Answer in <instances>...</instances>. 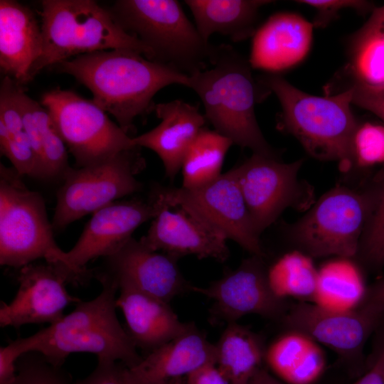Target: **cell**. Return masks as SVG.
<instances>
[{
	"label": "cell",
	"instance_id": "cell-38",
	"mask_svg": "<svg viewBox=\"0 0 384 384\" xmlns=\"http://www.w3.org/2000/svg\"><path fill=\"white\" fill-rule=\"evenodd\" d=\"M348 88L352 90L353 104L371 112L384 122V88L372 89L353 83Z\"/></svg>",
	"mask_w": 384,
	"mask_h": 384
},
{
	"label": "cell",
	"instance_id": "cell-6",
	"mask_svg": "<svg viewBox=\"0 0 384 384\" xmlns=\"http://www.w3.org/2000/svg\"><path fill=\"white\" fill-rule=\"evenodd\" d=\"M14 169L0 164V264L21 268L38 259L82 283L54 239L41 195L28 189Z\"/></svg>",
	"mask_w": 384,
	"mask_h": 384
},
{
	"label": "cell",
	"instance_id": "cell-16",
	"mask_svg": "<svg viewBox=\"0 0 384 384\" xmlns=\"http://www.w3.org/2000/svg\"><path fill=\"white\" fill-rule=\"evenodd\" d=\"M18 281L14 298L10 303L1 302V327L18 329L25 324H52L63 317L69 304L80 301L68 292L67 276L48 262H33L20 268Z\"/></svg>",
	"mask_w": 384,
	"mask_h": 384
},
{
	"label": "cell",
	"instance_id": "cell-23",
	"mask_svg": "<svg viewBox=\"0 0 384 384\" xmlns=\"http://www.w3.org/2000/svg\"><path fill=\"white\" fill-rule=\"evenodd\" d=\"M42 50V32L31 9L14 0L0 1V67L18 84L31 80Z\"/></svg>",
	"mask_w": 384,
	"mask_h": 384
},
{
	"label": "cell",
	"instance_id": "cell-28",
	"mask_svg": "<svg viewBox=\"0 0 384 384\" xmlns=\"http://www.w3.org/2000/svg\"><path fill=\"white\" fill-rule=\"evenodd\" d=\"M233 144L230 139L215 130L203 127L183 158L181 186L194 188L219 177L225 155Z\"/></svg>",
	"mask_w": 384,
	"mask_h": 384
},
{
	"label": "cell",
	"instance_id": "cell-5",
	"mask_svg": "<svg viewBox=\"0 0 384 384\" xmlns=\"http://www.w3.org/2000/svg\"><path fill=\"white\" fill-rule=\"evenodd\" d=\"M40 14L42 50L31 80L46 67L97 51L132 50L154 61L152 52L95 1L43 0Z\"/></svg>",
	"mask_w": 384,
	"mask_h": 384
},
{
	"label": "cell",
	"instance_id": "cell-25",
	"mask_svg": "<svg viewBox=\"0 0 384 384\" xmlns=\"http://www.w3.org/2000/svg\"><path fill=\"white\" fill-rule=\"evenodd\" d=\"M196 27L207 43L213 33L239 42L254 36L258 10L271 3L265 0H186Z\"/></svg>",
	"mask_w": 384,
	"mask_h": 384
},
{
	"label": "cell",
	"instance_id": "cell-1",
	"mask_svg": "<svg viewBox=\"0 0 384 384\" xmlns=\"http://www.w3.org/2000/svg\"><path fill=\"white\" fill-rule=\"evenodd\" d=\"M57 65L89 89L92 100L128 134L134 119L152 110L157 92L171 84L189 85V75L132 50L86 53Z\"/></svg>",
	"mask_w": 384,
	"mask_h": 384
},
{
	"label": "cell",
	"instance_id": "cell-8",
	"mask_svg": "<svg viewBox=\"0 0 384 384\" xmlns=\"http://www.w3.org/2000/svg\"><path fill=\"white\" fill-rule=\"evenodd\" d=\"M377 184L364 191L338 186L324 194L288 235L309 256L353 258L374 208Z\"/></svg>",
	"mask_w": 384,
	"mask_h": 384
},
{
	"label": "cell",
	"instance_id": "cell-21",
	"mask_svg": "<svg viewBox=\"0 0 384 384\" xmlns=\"http://www.w3.org/2000/svg\"><path fill=\"white\" fill-rule=\"evenodd\" d=\"M313 26L297 14L270 16L253 36L251 66L276 73L299 64L311 48Z\"/></svg>",
	"mask_w": 384,
	"mask_h": 384
},
{
	"label": "cell",
	"instance_id": "cell-44",
	"mask_svg": "<svg viewBox=\"0 0 384 384\" xmlns=\"http://www.w3.org/2000/svg\"><path fill=\"white\" fill-rule=\"evenodd\" d=\"M368 21L384 28V5L374 9Z\"/></svg>",
	"mask_w": 384,
	"mask_h": 384
},
{
	"label": "cell",
	"instance_id": "cell-45",
	"mask_svg": "<svg viewBox=\"0 0 384 384\" xmlns=\"http://www.w3.org/2000/svg\"><path fill=\"white\" fill-rule=\"evenodd\" d=\"M159 384H185V378H178L164 381Z\"/></svg>",
	"mask_w": 384,
	"mask_h": 384
},
{
	"label": "cell",
	"instance_id": "cell-26",
	"mask_svg": "<svg viewBox=\"0 0 384 384\" xmlns=\"http://www.w3.org/2000/svg\"><path fill=\"white\" fill-rule=\"evenodd\" d=\"M215 347V364L230 384H250L263 368V341L237 322L227 324Z\"/></svg>",
	"mask_w": 384,
	"mask_h": 384
},
{
	"label": "cell",
	"instance_id": "cell-39",
	"mask_svg": "<svg viewBox=\"0 0 384 384\" xmlns=\"http://www.w3.org/2000/svg\"><path fill=\"white\" fill-rule=\"evenodd\" d=\"M15 340L0 348V384H11L16 376V363L22 356Z\"/></svg>",
	"mask_w": 384,
	"mask_h": 384
},
{
	"label": "cell",
	"instance_id": "cell-22",
	"mask_svg": "<svg viewBox=\"0 0 384 384\" xmlns=\"http://www.w3.org/2000/svg\"><path fill=\"white\" fill-rule=\"evenodd\" d=\"M117 306L124 314L129 336L147 353L187 331L193 324L179 320L169 302L119 285Z\"/></svg>",
	"mask_w": 384,
	"mask_h": 384
},
{
	"label": "cell",
	"instance_id": "cell-17",
	"mask_svg": "<svg viewBox=\"0 0 384 384\" xmlns=\"http://www.w3.org/2000/svg\"><path fill=\"white\" fill-rule=\"evenodd\" d=\"M178 259L146 247L132 238L114 254L105 257V275L119 285L169 302L175 297L192 291L176 263Z\"/></svg>",
	"mask_w": 384,
	"mask_h": 384
},
{
	"label": "cell",
	"instance_id": "cell-37",
	"mask_svg": "<svg viewBox=\"0 0 384 384\" xmlns=\"http://www.w3.org/2000/svg\"><path fill=\"white\" fill-rule=\"evenodd\" d=\"M127 366L121 362L98 361L95 370L75 384H128Z\"/></svg>",
	"mask_w": 384,
	"mask_h": 384
},
{
	"label": "cell",
	"instance_id": "cell-2",
	"mask_svg": "<svg viewBox=\"0 0 384 384\" xmlns=\"http://www.w3.org/2000/svg\"><path fill=\"white\" fill-rule=\"evenodd\" d=\"M100 294L90 301H80L70 314L33 335L16 340L22 354L37 352L49 363L62 366L73 353H90L98 361L121 362L127 368L142 358L118 320L117 284L100 274Z\"/></svg>",
	"mask_w": 384,
	"mask_h": 384
},
{
	"label": "cell",
	"instance_id": "cell-15",
	"mask_svg": "<svg viewBox=\"0 0 384 384\" xmlns=\"http://www.w3.org/2000/svg\"><path fill=\"white\" fill-rule=\"evenodd\" d=\"M261 256L252 255L235 270L227 272L207 287H192V291L213 301L211 316L214 323L227 324L248 314L268 318L283 316L284 300L272 292Z\"/></svg>",
	"mask_w": 384,
	"mask_h": 384
},
{
	"label": "cell",
	"instance_id": "cell-27",
	"mask_svg": "<svg viewBox=\"0 0 384 384\" xmlns=\"http://www.w3.org/2000/svg\"><path fill=\"white\" fill-rule=\"evenodd\" d=\"M367 290L363 274L353 259L335 257L318 269L311 301L324 309L348 311L363 304Z\"/></svg>",
	"mask_w": 384,
	"mask_h": 384
},
{
	"label": "cell",
	"instance_id": "cell-30",
	"mask_svg": "<svg viewBox=\"0 0 384 384\" xmlns=\"http://www.w3.org/2000/svg\"><path fill=\"white\" fill-rule=\"evenodd\" d=\"M317 270L309 255L302 251L287 252L267 270V279L273 294L281 300L288 297L311 300Z\"/></svg>",
	"mask_w": 384,
	"mask_h": 384
},
{
	"label": "cell",
	"instance_id": "cell-24",
	"mask_svg": "<svg viewBox=\"0 0 384 384\" xmlns=\"http://www.w3.org/2000/svg\"><path fill=\"white\" fill-rule=\"evenodd\" d=\"M265 363L286 384H314L326 370V357L318 342L289 329L266 347Z\"/></svg>",
	"mask_w": 384,
	"mask_h": 384
},
{
	"label": "cell",
	"instance_id": "cell-11",
	"mask_svg": "<svg viewBox=\"0 0 384 384\" xmlns=\"http://www.w3.org/2000/svg\"><path fill=\"white\" fill-rule=\"evenodd\" d=\"M155 197L167 207L183 209L252 255H263L260 235L252 223L235 167L200 187L163 188Z\"/></svg>",
	"mask_w": 384,
	"mask_h": 384
},
{
	"label": "cell",
	"instance_id": "cell-36",
	"mask_svg": "<svg viewBox=\"0 0 384 384\" xmlns=\"http://www.w3.org/2000/svg\"><path fill=\"white\" fill-rule=\"evenodd\" d=\"M297 2L315 9L316 15L313 25L316 27L327 26L343 9L350 8L358 12H366L370 8L368 1L357 0H301Z\"/></svg>",
	"mask_w": 384,
	"mask_h": 384
},
{
	"label": "cell",
	"instance_id": "cell-29",
	"mask_svg": "<svg viewBox=\"0 0 384 384\" xmlns=\"http://www.w3.org/2000/svg\"><path fill=\"white\" fill-rule=\"evenodd\" d=\"M347 72L351 83L384 88V28L368 21L353 36Z\"/></svg>",
	"mask_w": 384,
	"mask_h": 384
},
{
	"label": "cell",
	"instance_id": "cell-43",
	"mask_svg": "<svg viewBox=\"0 0 384 384\" xmlns=\"http://www.w3.org/2000/svg\"><path fill=\"white\" fill-rule=\"evenodd\" d=\"M250 384H286L274 376L267 368L263 367L252 379Z\"/></svg>",
	"mask_w": 384,
	"mask_h": 384
},
{
	"label": "cell",
	"instance_id": "cell-34",
	"mask_svg": "<svg viewBox=\"0 0 384 384\" xmlns=\"http://www.w3.org/2000/svg\"><path fill=\"white\" fill-rule=\"evenodd\" d=\"M355 165L368 167L384 163V125L358 124L353 138Z\"/></svg>",
	"mask_w": 384,
	"mask_h": 384
},
{
	"label": "cell",
	"instance_id": "cell-42",
	"mask_svg": "<svg viewBox=\"0 0 384 384\" xmlns=\"http://www.w3.org/2000/svg\"><path fill=\"white\" fill-rule=\"evenodd\" d=\"M364 301L374 302L384 306V277L367 290Z\"/></svg>",
	"mask_w": 384,
	"mask_h": 384
},
{
	"label": "cell",
	"instance_id": "cell-18",
	"mask_svg": "<svg viewBox=\"0 0 384 384\" xmlns=\"http://www.w3.org/2000/svg\"><path fill=\"white\" fill-rule=\"evenodd\" d=\"M160 203L161 208L146 235L139 240L146 247L161 250L176 259L186 255L220 262L228 259L230 252L226 238L183 209Z\"/></svg>",
	"mask_w": 384,
	"mask_h": 384
},
{
	"label": "cell",
	"instance_id": "cell-7",
	"mask_svg": "<svg viewBox=\"0 0 384 384\" xmlns=\"http://www.w3.org/2000/svg\"><path fill=\"white\" fill-rule=\"evenodd\" d=\"M115 21L153 53L154 61L190 75L211 64L216 46L206 42L176 0H119Z\"/></svg>",
	"mask_w": 384,
	"mask_h": 384
},
{
	"label": "cell",
	"instance_id": "cell-41",
	"mask_svg": "<svg viewBox=\"0 0 384 384\" xmlns=\"http://www.w3.org/2000/svg\"><path fill=\"white\" fill-rule=\"evenodd\" d=\"M351 384H384V350L379 353L370 369Z\"/></svg>",
	"mask_w": 384,
	"mask_h": 384
},
{
	"label": "cell",
	"instance_id": "cell-4",
	"mask_svg": "<svg viewBox=\"0 0 384 384\" xmlns=\"http://www.w3.org/2000/svg\"><path fill=\"white\" fill-rule=\"evenodd\" d=\"M260 82L281 104L280 129L294 135L311 156L337 161L344 172L353 168L352 142L358 124L351 108V88L321 97L306 93L274 74L264 76Z\"/></svg>",
	"mask_w": 384,
	"mask_h": 384
},
{
	"label": "cell",
	"instance_id": "cell-33",
	"mask_svg": "<svg viewBox=\"0 0 384 384\" xmlns=\"http://www.w3.org/2000/svg\"><path fill=\"white\" fill-rule=\"evenodd\" d=\"M11 384H75L68 373L49 363L41 354L28 352L16 363V376Z\"/></svg>",
	"mask_w": 384,
	"mask_h": 384
},
{
	"label": "cell",
	"instance_id": "cell-14",
	"mask_svg": "<svg viewBox=\"0 0 384 384\" xmlns=\"http://www.w3.org/2000/svg\"><path fill=\"white\" fill-rule=\"evenodd\" d=\"M161 203L132 199L115 201L92 213L75 245L66 252L67 260L82 282L92 276L86 268L90 260L114 254L132 237L135 230L153 219Z\"/></svg>",
	"mask_w": 384,
	"mask_h": 384
},
{
	"label": "cell",
	"instance_id": "cell-9",
	"mask_svg": "<svg viewBox=\"0 0 384 384\" xmlns=\"http://www.w3.org/2000/svg\"><path fill=\"white\" fill-rule=\"evenodd\" d=\"M139 148L72 168L57 192L52 220L54 231L63 230L82 217L141 191L142 183L135 177L144 167Z\"/></svg>",
	"mask_w": 384,
	"mask_h": 384
},
{
	"label": "cell",
	"instance_id": "cell-3",
	"mask_svg": "<svg viewBox=\"0 0 384 384\" xmlns=\"http://www.w3.org/2000/svg\"><path fill=\"white\" fill-rule=\"evenodd\" d=\"M211 65L190 75L188 87L201 100L206 119L233 144L278 159L256 119L257 87L250 61L233 47L222 45L216 46Z\"/></svg>",
	"mask_w": 384,
	"mask_h": 384
},
{
	"label": "cell",
	"instance_id": "cell-20",
	"mask_svg": "<svg viewBox=\"0 0 384 384\" xmlns=\"http://www.w3.org/2000/svg\"><path fill=\"white\" fill-rule=\"evenodd\" d=\"M208 363H215V344L193 324L187 331L146 353L137 365L126 369L128 384H159L186 378Z\"/></svg>",
	"mask_w": 384,
	"mask_h": 384
},
{
	"label": "cell",
	"instance_id": "cell-12",
	"mask_svg": "<svg viewBox=\"0 0 384 384\" xmlns=\"http://www.w3.org/2000/svg\"><path fill=\"white\" fill-rule=\"evenodd\" d=\"M302 163H282L253 154L235 167L245 203L260 235L287 208L305 210L314 202L311 186L298 178Z\"/></svg>",
	"mask_w": 384,
	"mask_h": 384
},
{
	"label": "cell",
	"instance_id": "cell-32",
	"mask_svg": "<svg viewBox=\"0 0 384 384\" xmlns=\"http://www.w3.org/2000/svg\"><path fill=\"white\" fill-rule=\"evenodd\" d=\"M356 256L370 267L384 266V178L379 183L376 202L362 233Z\"/></svg>",
	"mask_w": 384,
	"mask_h": 384
},
{
	"label": "cell",
	"instance_id": "cell-19",
	"mask_svg": "<svg viewBox=\"0 0 384 384\" xmlns=\"http://www.w3.org/2000/svg\"><path fill=\"white\" fill-rule=\"evenodd\" d=\"M152 110L161 119L160 124L132 137L133 142L136 146L154 151L161 159L166 176L173 179L206 119L197 107L181 100L154 104Z\"/></svg>",
	"mask_w": 384,
	"mask_h": 384
},
{
	"label": "cell",
	"instance_id": "cell-40",
	"mask_svg": "<svg viewBox=\"0 0 384 384\" xmlns=\"http://www.w3.org/2000/svg\"><path fill=\"white\" fill-rule=\"evenodd\" d=\"M185 384H230L215 363H208L185 378Z\"/></svg>",
	"mask_w": 384,
	"mask_h": 384
},
{
	"label": "cell",
	"instance_id": "cell-35",
	"mask_svg": "<svg viewBox=\"0 0 384 384\" xmlns=\"http://www.w3.org/2000/svg\"><path fill=\"white\" fill-rule=\"evenodd\" d=\"M0 149L21 176L41 179L37 157L29 142L16 140L0 122Z\"/></svg>",
	"mask_w": 384,
	"mask_h": 384
},
{
	"label": "cell",
	"instance_id": "cell-31",
	"mask_svg": "<svg viewBox=\"0 0 384 384\" xmlns=\"http://www.w3.org/2000/svg\"><path fill=\"white\" fill-rule=\"evenodd\" d=\"M23 99L36 123L40 139L43 180H62L72 169L68 164L67 146L60 136L48 110L25 92Z\"/></svg>",
	"mask_w": 384,
	"mask_h": 384
},
{
	"label": "cell",
	"instance_id": "cell-46",
	"mask_svg": "<svg viewBox=\"0 0 384 384\" xmlns=\"http://www.w3.org/2000/svg\"><path fill=\"white\" fill-rule=\"evenodd\" d=\"M383 350H384V347H383Z\"/></svg>",
	"mask_w": 384,
	"mask_h": 384
},
{
	"label": "cell",
	"instance_id": "cell-10",
	"mask_svg": "<svg viewBox=\"0 0 384 384\" xmlns=\"http://www.w3.org/2000/svg\"><path fill=\"white\" fill-rule=\"evenodd\" d=\"M41 103L49 112L78 168L138 147L93 100L73 91L51 90L42 95Z\"/></svg>",
	"mask_w": 384,
	"mask_h": 384
},
{
	"label": "cell",
	"instance_id": "cell-13",
	"mask_svg": "<svg viewBox=\"0 0 384 384\" xmlns=\"http://www.w3.org/2000/svg\"><path fill=\"white\" fill-rule=\"evenodd\" d=\"M384 317V306L364 301L348 311H334L299 302L282 316L289 329L301 331L345 359L356 358Z\"/></svg>",
	"mask_w": 384,
	"mask_h": 384
}]
</instances>
